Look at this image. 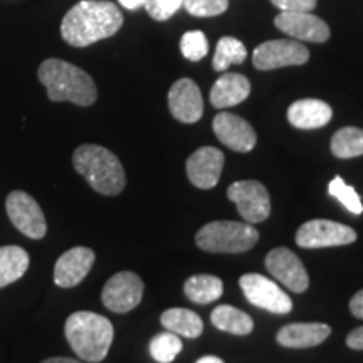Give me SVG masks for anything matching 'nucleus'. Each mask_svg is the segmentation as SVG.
Returning <instances> with one entry per match:
<instances>
[{"label": "nucleus", "instance_id": "10", "mask_svg": "<svg viewBox=\"0 0 363 363\" xmlns=\"http://www.w3.org/2000/svg\"><path fill=\"white\" fill-rule=\"evenodd\" d=\"M240 289L251 305L274 315H288L293 310L291 298L274 281L261 274H244L239 279Z\"/></svg>", "mask_w": 363, "mask_h": 363}, {"label": "nucleus", "instance_id": "27", "mask_svg": "<svg viewBox=\"0 0 363 363\" xmlns=\"http://www.w3.org/2000/svg\"><path fill=\"white\" fill-rule=\"evenodd\" d=\"M182 348L184 345H182L179 335L172 333V331H163V333L155 335L150 342V355L158 363H172L182 352Z\"/></svg>", "mask_w": 363, "mask_h": 363}, {"label": "nucleus", "instance_id": "30", "mask_svg": "<svg viewBox=\"0 0 363 363\" xmlns=\"http://www.w3.org/2000/svg\"><path fill=\"white\" fill-rule=\"evenodd\" d=\"M184 7L195 17H214L227 11L229 0H184Z\"/></svg>", "mask_w": 363, "mask_h": 363}, {"label": "nucleus", "instance_id": "21", "mask_svg": "<svg viewBox=\"0 0 363 363\" xmlns=\"http://www.w3.org/2000/svg\"><path fill=\"white\" fill-rule=\"evenodd\" d=\"M167 331L185 338H199L203 331V321L197 313L185 308H170L163 311L160 318Z\"/></svg>", "mask_w": 363, "mask_h": 363}, {"label": "nucleus", "instance_id": "31", "mask_svg": "<svg viewBox=\"0 0 363 363\" xmlns=\"http://www.w3.org/2000/svg\"><path fill=\"white\" fill-rule=\"evenodd\" d=\"M184 6V0H147L145 9L148 16L158 22L169 21L179 9Z\"/></svg>", "mask_w": 363, "mask_h": 363}, {"label": "nucleus", "instance_id": "15", "mask_svg": "<svg viewBox=\"0 0 363 363\" xmlns=\"http://www.w3.org/2000/svg\"><path fill=\"white\" fill-rule=\"evenodd\" d=\"M169 108L172 116L182 123H197L202 118V93L195 81L184 78L175 81L169 91Z\"/></svg>", "mask_w": 363, "mask_h": 363}, {"label": "nucleus", "instance_id": "34", "mask_svg": "<svg viewBox=\"0 0 363 363\" xmlns=\"http://www.w3.org/2000/svg\"><path fill=\"white\" fill-rule=\"evenodd\" d=\"M350 311L355 318H360L363 320V289L362 291L355 293L350 299Z\"/></svg>", "mask_w": 363, "mask_h": 363}, {"label": "nucleus", "instance_id": "1", "mask_svg": "<svg viewBox=\"0 0 363 363\" xmlns=\"http://www.w3.org/2000/svg\"><path fill=\"white\" fill-rule=\"evenodd\" d=\"M123 26V13L108 0H83L66 12L61 35L72 48H88L115 35Z\"/></svg>", "mask_w": 363, "mask_h": 363}, {"label": "nucleus", "instance_id": "7", "mask_svg": "<svg viewBox=\"0 0 363 363\" xmlns=\"http://www.w3.org/2000/svg\"><path fill=\"white\" fill-rule=\"evenodd\" d=\"M310 59V51L299 40L274 39L266 40L254 49L252 62L257 69L271 71L286 66L306 65Z\"/></svg>", "mask_w": 363, "mask_h": 363}, {"label": "nucleus", "instance_id": "25", "mask_svg": "<svg viewBox=\"0 0 363 363\" xmlns=\"http://www.w3.org/2000/svg\"><path fill=\"white\" fill-rule=\"evenodd\" d=\"M331 153L337 158H355L363 155V130L357 126H345L333 135L330 143Z\"/></svg>", "mask_w": 363, "mask_h": 363}, {"label": "nucleus", "instance_id": "23", "mask_svg": "<svg viewBox=\"0 0 363 363\" xmlns=\"http://www.w3.org/2000/svg\"><path fill=\"white\" fill-rule=\"evenodd\" d=\"M211 321L216 328L227 333L238 335V337H246L254 330V321L247 313L238 310V308L229 305L217 306L211 315Z\"/></svg>", "mask_w": 363, "mask_h": 363}, {"label": "nucleus", "instance_id": "17", "mask_svg": "<svg viewBox=\"0 0 363 363\" xmlns=\"http://www.w3.org/2000/svg\"><path fill=\"white\" fill-rule=\"evenodd\" d=\"M94 251L89 247H72L59 257L54 266V283L59 288H74L83 281L94 264Z\"/></svg>", "mask_w": 363, "mask_h": 363}, {"label": "nucleus", "instance_id": "26", "mask_svg": "<svg viewBox=\"0 0 363 363\" xmlns=\"http://www.w3.org/2000/svg\"><path fill=\"white\" fill-rule=\"evenodd\" d=\"M247 57L246 45L235 38H222L217 43L212 66L217 72L225 71L227 67L233 65H242Z\"/></svg>", "mask_w": 363, "mask_h": 363}, {"label": "nucleus", "instance_id": "22", "mask_svg": "<svg viewBox=\"0 0 363 363\" xmlns=\"http://www.w3.org/2000/svg\"><path fill=\"white\" fill-rule=\"evenodd\" d=\"M30 257L26 249L19 246L0 247V288L19 281L29 269Z\"/></svg>", "mask_w": 363, "mask_h": 363}, {"label": "nucleus", "instance_id": "32", "mask_svg": "<svg viewBox=\"0 0 363 363\" xmlns=\"http://www.w3.org/2000/svg\"><path fill=\"white\" fill-rule=\"evenodd\" d=\"M271 4L281 12H313L316 7V0H271Z\"/></svg>", "mask_w": 363, "mask_h": 363}, {"label": "nucleus", "instance_id": "35", "mask_svg": "<svg viewBox=\"0 0 363 363\" xmlns=\"http://www.w3.org/2000/svg\"><path fill=\"white\" fill-rule=\"evenodd\" d=\"M120 4L128 11H135V9L143 7L147 4V0H120Z\"/></svg>", "mask_w": 363, "mask_h": 363}, {"label": "nucleus", "instance_id": "29", "mask_svg": "<svg viewBox=\"0 0 363 363\" xmlns=\"http://www.w3.org/2000/svg\"><path fill=\"white\" fill-rule=\"evenodd\" d=\"M180 51L185 59L197 62L207 56L208 52V40L206 34L201 30H190L185 33L180 39Z\"/></svg>", "mask_w": 363, "mask_h": 363}, {"label": "nucleus", "instance_id": "2", "mask_svg": "<svg viewBox=\"0 0 363 363\" xmlns=\"http://www.w3.org/2000/svg\"><path fill=\"white\" fill-rule=\"evenodd\" d=\"M39 81L54 103L69 101L78 106H91L98 98L96 84L88 72L61 59H45L38 71Z\"/></svg>", "mask_w": 363, "mask_h": 363}, {"label": "nucleus", "instance_id": "9", "mask_svg": "<svg viewBox=\"0 0 363 363\" xmlns=\"http://www.w3.org/2000/svg\"><path fill=\"white\" fill-rule=\"evenodd\" d=\"M355 240L357 233L352 227L326 219L308 220L296 233V244L305 249L347 246Z\"/></svg>", "mask_w": 363, "mask_h": 363}, {"label": "nucleus", "instance_id": "33", "mask_svg": "<svg viewBox=\"0 0 363 363\" xmlns=\"http://www.w3.org/2000/svg\"><path fill=\"white\" fill-rule=\"evenodd\" d=\"M347 345L352 350H363V326L355 328L352 333H348Z\"/></svg>", "mask_w": 363, "mask_h": 363}, {"label": "nucleus", "instance_id": "12", "mask_svg": "<svg viewBox=\"0 0 363 363\" xmlns=\"http://www.w3.org/2000/svg\"><path fill=\"white\" fill-rule=\"evenodd\" d=\"M266 269L271 272L281 284H284L289 291L305 293L310 286L308 272L293 251L286 247H276L266 256Z\"/></svg>", "mask_w": 363, "mask_h": 363}, {"label": "nucleus", "instance_id": "37", "mask_svg": "<svg viewBox=\"0 0 363 363\" xmlns=\"http://www.w3.org/2000/svg\"><path fill=\"white\" fill-rule=\"evenodd\" d=\"M195 363H224V360H220L219 357H212V355H208V357H202V358H199L197 362Z\"/></svg>", "mask_w": 363, "mask_h": 363}, {"label": "nucleus", "instance_id": "3", "mask_svg": "<svg viewBox=\"0 0 363 363\" xmlns=\"http://www.w3.org/2000/svg\"><path fill=\"white\" fill-rule=\"evenodd\" d=\"M65 335L72 352L89 363L103 362L110 352L115 330L111 321L93 311H76L66 320Z\"/></svg>", "mask_w": 363, "mask_h": 363}, {"label": "nucleus", "instance_id": "36", "mask_svg": "<svg viewBox=\"0 0 363 363\" xmlns=\"http://www.w3.org/2000/svg\"><path fill=\"white\" fill-rule=\"evenodd\" d=\"M43 363H81V362L74 360V358H66V357H54V358H48V360H44Z\"/></svg>", "mask_w": 363, "mask_h": 363}, {"label": "nucleus", "instance_id": "11", "mask_svg": "<svg viewBox=\"0 0 363 363\" xmlns=\"http://www.w3.org/2000/svg\"><path fill=\"white\" fill-rule=\"evenodd\" d=\"M145 284L138 274L120 271L108 279L101 293V301L113 313H128L142 303Z\"/></svg>", "mask_w": 363, "mask_h": 363}, {"label": "nucleus", "instance_id": "18", "mask_svg": "<svg viewBox=\"0 0 363 363\" xmlns=\"http://www.w3.org/2000/svg\"><path fill=\"white\" fill-rule=\"evenodd\" d=\"M331 116L333 110L330 104L315 98L299 99L288 108V121L299 130L321 128L330 123Z\"/></svg>", "mask_w": 363, "mask_h": 363}, {"label": "nucleus", "instance_id": "5", "mask_svg": "<svg viewBox=\"0 0 363 363\" xmlns=\"http://www.w3.org/2000/svg\"><path fill=\"white\" fill-rule=\"evenodd\" d=\"M259 233L252 224L235 220H217L203 225L195 235V242L202 251L216 254L246 252L256 246Z\"/></svg>", "mask_w": 363, "mask_h": 363}, {"label": "nucleus", "instance_id": "16", "mask_svg": "<svg viewBox=\"0 0 363 363\" xmlns=\"http://www.w3.org/2000/svg\"><path fill=\"white\" fill-rule=\"evenodd\" d=\"M224 153L214 147H202L195 150L187 160V175L197 189L216 187L224 167Z\"/></svg>", "mask_w": 363, "mask_h": 363}, {"label": "nucleus", "instance_id": "14", "mask_svg": "<svg viewBox=\"0 0 363 363\" xmlns=\"http://www.w3.org/2000/svg\"><path fill=\"white\" fill-rule=\"evenodd\" d=\"M214 133L227 148L239 153H247L256 147L257 136L256 131L246 120L233 113L222 111L214 118L212 123Z\"/></svg>", "mask_w": 363, "mask_h": 363}, {"label": "nucleus", "instance_id": "13", "mask_svg": "<svg viewBox=\"0 0 363 363\" xmlns=\"http://www.w3.org/2000/svg\"><path fill=\"white\" fill-rule=\"evenodd\" d=\"M274 26L289 38L306 43H326L331 34L328 24L311 12H281Z\"/></svg>", "mask_w": 363, "mask_h": 363}, {"label": "nucleus", "instance_id": "28", "mask_svg": "<svg viewBox=\"0 0 363 363\" xmlns=\"http://www.w3.org/2000/svg\"><path fill=\"white\" fill-rule=\"evenodd\" d=\"M328 194L331 195V197L337 199L338 202H342L345 208H347L348 212H352V214L360 216L363 212L360 195L357 194L355 189L350 187L348 184H345V180L342 179V177H335V179L330 182Z\"/></svg>", "mask_w": 363, "mask_h": 363}, {"label": "nucleus", "instance_id": "20", "mask_svg": "<svg viewBox=\"0 0 363 363\" xmlns=\"http://www.w3.org/2000/svg\"><path fill=\"white\" fill-rule=\"evenodd\" d=\"M251 93V83L239 72H225L211 89V103L214 108L224 110L246 101Z\"/></svg>", "mask_w": 363, "mask_h": 363}, {"label": "nucleus", "instance_id": "6", "mask_svg": "<svg viewBox=\"0 0 363 363\" xmlns=\"http://www.w3.org/2000/svg\"><path fill=\"white\" fill-rule=\"evenodd\" d=\"M6 211L13 227L29 239L39 240L48 233L44 212L33 195L13 190L6 199Z\"/></svg>", "mask_w": 363, "mask_h": 363}, {"label": "nucleus", "instance_id": "24", "mask_svg": "<svg viewBox=\"0 0 363 363\" xmlns=\"http://www.w3.org/2000/svg\"><path fill=\"white\" fill-rule=\"evenodd\" d=\"M224 284L222 279L211 274H197L185 281L184 293L190 301L197 305H208L222 296Z\"/></svg>", "mask_w": 363, "mask_h": 363}, {"label": "nucleus", "instance_id": "4", "mask_svg": "<svg viewBox=\"0 0 363 363\" xmlns=\"http://www.w3.org/2000/svg\"><path fill=\"white\" fill-rule=\"evenodd\" d=\"M72 165L98 194L113 197L123 192L126 185L123 165L108 148L99 145H81L72 155Z\"/></svg>", "mask_w": 363, "mask_h": 363}, {"label": "nucleus", "instance_id": "8", "mask_svg": "<svg viewBox=\"0 0 363 363\" xmlns=\"http://www.w3.org/2000/svg\"><path fill=\"white\" fill-rule=\"evenodd\" d=\"M227 197L238 207L247 224H259L271 214V199L267 189L257 180H239L227 189Z\"/></svg>", "mask_w": 363, "mask_h": 363}, {"label": "nucleus", "instance_id": "19", "mask_svg": "<svg viewBox=\"0 0 363 363\" xmlns=\"http://www.w3.org/2000/svg\"><path fill=\"white\" fill-rule=\"evenodd\" d=\"M331 335V328L325 323H289L276 335L281 347L311 348L321 345Z\"/></svg>", "mask_w": 363, "mask_h": 363}]
</instances>
